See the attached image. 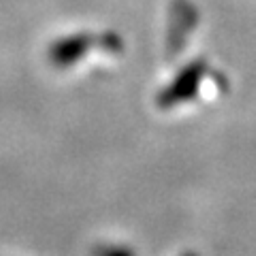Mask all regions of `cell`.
Here are the masks:
<instances>
[{
	"label": "cell",
	"instance_id": "1",
	"mask_svg": "<svg viewBox=\"0 0 256 256\" xmlns=\"http://www.w3.org/2000/svg\"><path fill=\"white\" fill-rule=\"evenodd\" d=\"M196 84H198V70H188L184 73L175 86H171L162 96H160V107H173L180 105L182 100L192 98L196 92Z\"/></svg>",
	"mask_w": 256,
	"mask_h": 256
},
{
	"label": "cell",
	"instance_id": "2",
	"mask_svg": "<svg viewBox=\"0 0 256 256\" xmlns=\"http://www.w3.org/2000/svg\"><path fill=\"white\" fill-rule=\"evenodd\" d=\"M102 256H132V254L124 250V248H109V250L102 252Z\"/></svg>",
	"mask_w": 256,
	"mask_h": 256
},
{
	"label": "cell",
	"instance_id": "3",
	"mask_svg": "<svg viewBox=\"0 0 256 256\" xmlns=\"http://www.w3.org/2000/svg\"><path fill=\"white\" fill-rule=\"evenodd\" d=\"M184 256H196L194 252H188V254H184Z\"/></svg>",
	"mask_w": 256,
	"mask_h": 256
}]
</instances>
